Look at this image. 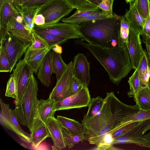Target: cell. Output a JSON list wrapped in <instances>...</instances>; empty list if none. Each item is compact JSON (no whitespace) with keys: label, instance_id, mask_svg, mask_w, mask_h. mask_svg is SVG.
Instances as JSON below:
<instances>
[{"label":"cell","instance_id":"1","mask_svg":"<svg viewBox=\"0 0 150 150\" xmlns=\"http://www.w3.org/2000/svg\"><path fill=\"white\" fill-rule=\"evenodd\" d=\"M139 109L137 104L131 105L122 102L113 92L107 93L100 111L95 115L82 120L85 139L90 144L98 145L105 134L114 131Z\"/></svg>","mask_w":150,"mask_h":150},{"label":"cell","instance_id":"2","mask_svg":"<svg viewBox=\"0 0 150 150\" xmlns=\"http://www.w3.org/2000/svg\"><path fill=\"white\" fill-rule=\"evenodd\" d=\"M76 44L89 51L106 70L112 83L118 85L133 69L126 45L105 48L81 39L75 41Z\"/></svg>","mask_w":150,"mask_h":150},{"label":"cell","instance_id":"3","mask_svg":"<svg viewBox=\"0 0 150 150\" xmlns=\"http://www.w3.org/2000/svg\"><path fill=\"white\" fill-rule=\"evenodd\" d=\"M122 18L114 13L112 17L76 25L81 40L105 48L118 46Z\"/></svg>","mask_w":150,"mask_h":150},{"label":"cell","instance_id":"4","mask_svg":"<svg viewBox=\"0 0 150 150\" xmlns=\"http://www.w3.org/2000/svg\"><path fill=\"white\" fill-rule=\"evenodd\" d=\"M38 83L33 74L26 86L20 101L15 103L12 112L19 123L27 126L30 132L33 131L37 120Z\"/></svg>","mask_w":150,"mask_h":150},{"label":"cell","instance_id":"5","mask_svg":"<svg viewBox=\"0 0 150 150\" xmlns=\"http://www.w3.org/2000/svg\"><path fill=\"white\" fill-rule=\"evenodd\" d=\"M74 9L67 0H49L39 6L36 15L41 14L45 17L44 25L59 22Z\"/></svg>","mask_w":150,"mask_h":150},{"label":"cell","instance_id":"6","mask_svg":"<svg viewBox=\"0 0 150 150\" xmlns=\"http://www.w3.org/2000/svg\"><path fill=\"white\" fill-rule=\"evenodd\" d=\"M1 47L9 61L11 72L29 47L8 32L0 40Z\"/></svg>","mask_w":150,"mask_h":150},{"label":"cell","instance_id":"7","mask_svg":"<svg viewBox=\"0 0 150 150\" xmlns=\"http://www.w3.org/2000/svg\"><path fill=\"white\" fill-rule=\"evenodd\" d=\"M0 104L1 125L15 133L23 142L28 144H31L30 134L25 132L21 127L9 105L4 103L1 98Z\"/></svg>","mask_w":150,"mask_h":150},{"label":"cell","instance_id":"8","mask_svg":"<svg viewBox=\"0 0 150 150\" xmlns=\"http://www.w3.org/2000/svg\"><path fill=\"white\" fill-rule=\"evenodd\" d=\"M150 125V119L141 121L125 134L114 139L112 144H130L150 149V141L143 137L144 130Z\"/></svg>","mask_w":150,"mask_h":150},{"label":"cell","instance_id":"9","mask_svg":"<svg viewBox=\"0 0 150 150\" xmlns=\"http://www.w3.org/2000/svg\"><path fill=\"white\" fill-rule=\"evenodd\" d=\"M13 71L12 75L14 78L17 89L15 104L19 102L21 99L29 80L34 73L24 59L17 63Z\"/></svg>","mask_w":150,"mask_h":150},{"label":"cell","instance_id":"10","mask_svg":"<svg viewBox=\"0 0 150 150\" xmlns=\"http://www.w3.org/2000/svg\"><path fill=\"white\" fill-rule=\"evenodd\" d=\"M91 99L88 87L84 86L76 94L56 102V111L87 107Z\"/></svg>","mask_w":150,"mask_h":150},{"label":"cell","instance_id":"11","mask_svg":"<svg viewBox=\"0 0 150 150\" xmlns=\"http://www.w3.org/2000/svg\"><path fill=\"white\" fill-rule=\"evenodd\" d=\"M72 67L71 61L68 64L66 69L60 79L57 81L55 86L50 94L49 98L57 102L70 96V84L73 76Z\"/></svg>","mask_w":150,"mask_h":150},{"label":"cell","instance_id":"12","mask_svg":"<svg viewBox=\"0 0 150 150\" xmlns=\"http://www.w3.org/2000/svg\"><path fill=\"white\" fill-rule=\"evenodd\" d=\"M34 28L68 39L80 38L77 25L74 24L59 22L49 25H35Z\"/></svg>","mask_w":150,"mask_h":150},{"label":"cell","instance_id":"13","mask_svg":"<svg viewBox=\"0 0 150 150\" xmlns=\"http://www.w3.org/2000/svg\"><path fill=\"white\" fill-rule=\"evenodd\" d=\"M140 35L139 32L130 27L126 46L135 70L138 68L144 50L142 47Z\"/></svg>","mask_w":150,"mask_h":150},{"label":"cell","instance_id":"14","mask_svg":"<svg viewBox=\"0 0 150 150\" xmlns=\"http://www.w3.org/2000/svg\"><path fill=\"white\" fill-rule=\"evenodd\" d=\"M90 63L83 53H79L73 62V76L79 80L83 86L88 87L90 81Z\"/></svg>","mask_w":150,"mask_h":150},{"label":"cell","instance_id":"15","mask_svg":"<svg viewBox=\"0 0 150 150\" xmlns=\"http://www.w3.org/2000/svg\"><path fill=\"white\" fill-rule=\"evenodd\" d=\"M56 111V102L54 100L49 98L46 100L42 99L39 100L37 120L32 132L44 125L48 119L54 117Z\"/></svg>","mask_w":150,"mask_h":150},{"label":"cell","instance_id":"16","mask_svg":"<svg viewBox=\"0 0 150 150\" xmlns=\"http://www.w3.org/2000/svg\"><path fill=\"white\" fill-rule=\"evenodd\" d=\"M53 142L52 149L61 150L65 148V144L62 131V125L55 117L48 119L45 122Z\"/></svg>","mask_w":150,"mask_h":150},{"label":"cell","instance_id":"17","mask_svg":"<svg viewBox=\"0 0 150 150\" xmlns=\"http://www.w3.org/2000/svg\"><path fill=\"white\" fill-rule=\"evenodd\" d=\"M19 14L14 6L5 0L0 7V40L3 38L8 32V28L11 19L16 18Z\"/></svg>","mask_w":150,"mask_h":150},{"label":"cell","instance_id":"18","mask_svg":"<svg viewBox=\"0 0 150 150\" xmlns=\"http://www.w3.org/2000/svg\"><path fill=\"white\" fill-rule=\"evenodd\" d=\"M51 49V47L34 50L28 47L25 54L23 59L34 73H37L45 55Z\"/></svg>","mask_w":150,"mask_h":150},{"label":"cell","instance_id":"19","mask_svg":"<svg viewBox=\"0 0 150 150\" xmlns=\"http://www.w3.org/2000/svg\"><path fill=\"white\" fill-rule=\"evenodd\" d=\"M10 33L29 47L33 41L32 32L26 30L24 25L17 22L16 18L13 17L11 20L8 28Z\"/></svg>","mask_w":150,"mask_h":150},{"label":"cell","instance_id":"20","mask_svg":"<svg viewBox=\"0 0 150 150\" xmlns=\"http://www.w3.org/2000/svg\"><path fill=\"white\" fill-rule=\"evenodd\" d=\"M128 22L130 27L139 32H142L146 19L144 18L137 10L136 0L130 4L129 10H127L124 16Z\"/></svg>","mask_w":150,"mask_h":150},{"label":"cell","instance_id":"21","mask_svg":"<svg viewBox=\"0 0 150 150\" xmlns=\"http://www.w3.org/2000/svg\"><path fill=\"white\" fill-rule=\"evenodd\" d=\"M52 73L51 51L50 50L45 55L39 68L37 78L43 85L48 87Z\"/></svg>","mask_w":150,"mask_h":150},{"label":"cell","instance_id":"22","mask_svg":"<svg viewBox=\"0 0 150 150\" xmlns=\"http://www.w3.org/2000/svg\"><path fill=\"white\" fill-rule=\"evenodd\" d=\"M137 69L141 85L145 87L147 86L150 76V67L147 52L145 50Z\"/></svg>","mask_w":150,"mask_h":150},{"label":"cell","instance_id":"23","mask_svg":"<svg viewBox=\"0 0 150 150\" xmlns=\"http://www.w3.org/2000/svg\"><path fill=\"white\" fill-rule=\"evenodd\" d=\"M57 118L61 125L72 133L80 135L85 134L82 123L74 120L61 116H57Z\"/></svg>","mask_w":150,"mask_h":150},{"label":"cell","instance_id":"24","mask_svg":"<svg viewBox=\"0 0 150 150\" xmlns=\"http://www.w3.org/2000/svg\"><path fill=\"white\" fill-rule=\"evenodd\" d=\"M101 10L98 6H92L80 9H77L74 13L69 17L62 18L63 23L75 24L79 19L87 16Z\"/></svg>","mask_w":150,"mask_h":150},{"label":"cell","instance_id":"25","mask_svg":"<svg viewBox=\"0 0 150 150\" xmlns=\"http://www.w3.org/2000/svg\"><path fill=\"white\" fill-rule=\"evenodd\" d=\"M51 60L52 72L55 74L57 81L58 80L66 69L68 64L63 60L61 54L51 51Z\"/></svg>","mask_w":150,"mask_h":150},{"label":"cell","instance_id":"26","mask_svg":"<svg viewBox=\"0 0 150 150\" xmlns=\"http://www.w3.org/2000/svg\"><path fill=\"white\" fill-rule=\"evenodd\" d=\"M134 99L140 109L150 110V89L147 86L141 90Z\"/></svg>","mask_w":150,"mask_h":150},{"label":"cell","instance_id":"27","mask_svg":"<svg viewBox=\"0 0 150 150\" xmlns=\"http://www.w3.org/2000/svg\"><path fill=\"white\" fill-rule=\"evenodd\" d=\"M31 145L37 147L40 144L48 137H51L49 131L44 124L37 129L30 132Z\"/></svg>","mask_w":150,"mask_h":150},{"label":"cell","instance_id":"28","mask_svg":"<svg viewBox=\"0 0 150 150\" xmlns=\"http://www.w3.org/2000/svg\"><path fill=\"white\" fill-rule=\"evenodd\" d=\"M33 31L42 38L52 48L56 45H61L66 42L67 38L33 29Z\"/></svg>","mask_w":150,"mask_h":150},{"label":"cell","instance_id":"29","mask_svg":"<svg viewBox=\"0 0 150 150\" xmlns=\"http://www.w3.org/2000/svg\"><path fill=\"white\" fill-rule=\"evenodd\" d=\"M105 98L99 96L91 99L88 105V108L83 120H85L96 115L100 110L104 102Z\"/></svg>","mask_w":150,"mask_h":150},{"label":"cell","instance_id":"30","mask_svg":"<svg viewBox=\"0 0 150 150\" xmlns=\"http://www.w3.org/2000/svg\"><path fill=\"white\" fill-rule=\"evenodd\" d=\"M62 125L65 142L66 146L69 149L71 148L75 144L85 139V134L80 135L74 134Z\"/></svg>","mask_w":150,"mask_h":150},{"label":"cell","instance_id":"31","mask_svg":"<svg viewBox=\"0 0 150 150\" xmlns=\"http://www.w3.org/2000/svg\"><path fill=\"white\" fill-rule=\"evenodd\" d=\"M130 86L129 91L127 92L129 97H134L143 88L141 85L137 69H136L128 81Z\"/></svg>","mask_w":150,"mask_h":150},{"label":"cell","instance_id":"32","mask_svg":"<svg viewBox=\"0 0 150 150\" xmlns=\"http://www.w3.org/2000/svg\"><path fill=\"white\" fill-rule=\"evenodd\" d=\"M148 119H150V110H145L140 109L138 112L125 119L122 124L115 130L132 122L141 121Z\"/></svg>","mask_w":150,"mask_h":150},{"label":"cell","instance_id":"33","mask_svg":"<svg viewBox=\"0 0 150 150\" xmlns=\"http://www.w3.org/2000/svg\"><path fill=\"white\" fill-rule=\"evenodd\" d=\"M39 6H34L28 7H21L17 10L23 17L25 25L34 23V17Z\"/></svg>","mask_w":150,"mask_h":150},{"label":"cell","instance_id":"34","mask_svg":"<svg viewBox=\"0 0 150 150\" xmlns=\"http://www.w3.org/2000/svg\"><path fill=\"white\" fill-rule=\"evenodd\" d=\"M129 28L130 25L127 19L125 16H122L121 22L118 46L126 45Z\"/></svg>","mask_w":150,"mask_h":150},{"label":"cell","instance_id":"35","mask_svg":"<svg viewBox=\"0 0 150 150\" xmlns=\"http://www.w3.org/2000/svg\"><path fill=\"white\" fill-rule=\"evenodd\" d=\"M32 42L30 45L29 47L30 49H38L50 47L42 38L33 31H32Z\"/></svg>","mask_w":150,"mask_h":150},{"label":"cell","instance_id":"36","mask_svg":"<svg viewBox=\"0 0 150 150\" xmlns=\"http://www.w3.org/2000/svg\"><path fill=\"white\" fill-rule=\"evenodd\" d=\"M114 139L111 131L105 134L102 138L100 143L97 145L98 150H103L111 149L112 146Z\"/></svg>","mask_w":150,"mask_h":150},{"label":"cell","instance_id":"37","mask_svg":"<svg viewBox=\"0 0 150 150\" xmlns=\"http://www.w3.org/2000/svg\"><path fill=\"white\" fill-rule=\"evenodd\" d=\"M136 6L140 15L146 19L149 11V0H136Z\"/></svg>","mask_w":150,"mask_h":150},{"label":"cell","instance_id":"38","mask_svg":"<svg viewBox=\"0 0 150 150\" xmlns=\"http://www.w3.org/2000/svg\"><path fill=\"white\" fill-rule=\"evenodd\" d=\"M140 35L142 36L143 42L146 45H150V2L149 14Z\"/></svg>","mask_w":150,"mask_h":150},{"label":"cell","instance_id":"39","mask_svg":"<svg viewBox=\"0 0 150 150\" xmlns=\"http://www.w3.org/2000/svg\"><path fill=\"white\" fill-rule=\"evenodd\" d=\"M5 96L15 99L16 97L17 89L14 78L12 74L7 83Z\"/></svg>","mask_w":150,"mask_h":150},{"label":"cell","instance_id":"40","mask_svg":"<svg viewBox=\"0 0 150 150\" xmlns=\"http://www.w3.org/2000/svg\"><path fill=\"white\" fill-rule=\"evenodd\" d=\"M141 121L131 122L125 125L115 131L111 132L113 139L116 138L126 133L131 129L138 125Z\"/></svg>","mask_w":150,"mask_h":150},{"label":"cell","instance_id":"41","mask_svg":"<svg viewBox=\"0 0 150 150\" xmlns=\"http://www.w3.org/2000/svg\"><path fill=\"white\" fill-rule=\"evenodd\" d=\"M109 17L101 10L78 20L75 25Z\"/></svg>","mask_w":150,"mask_h":150},{"label":"cell","instance_id":"42","mask_svg":"<svg viewBox=\"0 0 150 150\" xmlns=\"http://www.w3.org/2000/svg\"><path fill=\"white\" fill-rule=\"evenodd\" d=\"M10 71V65L8 59L2 48L0 47V72Z\"/></svg>","mask_w":150,"mask_h":150},{"label":"cell","instance_id":"43","mask_svg":"<svg viewBox=\"0 0 150 150\" xmlns=\"http://www.w3.org/2000/svg\"><path fill=\"white\" fill-rule=\"evenodd\" d=\"M114 0H103L98 6L101 10L109 17L113 16L112 5Z\"/></svg>","mask_w":150,"mask_h":150},{"label":"cell","instance_id":"44","mask_svg":"<svg viewBox=\"0 0 150 150\" xmlns=\"http://www.w3.org/2000/svg\"><path fill=\"white\" fill-rule=\"evenodd\" d=\"M83 86L82 82L73 76L70 84V96L77 93Z\"/></svg>","mask_w":150,"mask_h":150},{"label":"cell","instance_id":"45","mask_svg":"<svg viewBox=\"0 0 150 150\" xmlns=\"http://www.w3.org/2000/svg\"><path fill=\"white\" fill-rule=\"evenodd\" d=\"M67 1L74 9L75 8L76 9L93 6L91 4L88 0H67Z\"/></svg>","mask_w":150,"mask_h":150},{"label":"cell","instance_id":"46","mask_svg":"<svg viewBox=\"0 0 150 150\" xmlns=\"http://www.w3.org/2000/svg\"><path fill=\"white\" fill-rule=\"evenodd\" d=\"M48 0H30L24 3L20 8L39 6L45 3Z\"/></svg>","mask_w":150,"mask_h":150},{"label":"cell","instance_id":"47","mask_svg":"<svg viewBox=\"0 0 150 150\" xmlns=\"http://www.w3.org/2000/svg\"><path fill=\"white\" fill-rule=\"evenodd\" d=\"M34 22L37 25H44L45 23V19L44 16L41 14L35 15L34 17Z\"/></svg>","mask_w":150,"mask_h":150},{"label":"cell","instance_id":"48","mask_svg":"<svg viewBox=\"0 0 150 150\" xmlns=\"http://www.w3.org/2000/svg\"><path fill=\"white\" fill-rule=\"evenodd\" d=\"M30 0H16L14 6L17 10L24 3Z\"/></svg>","mask_w":150,"mask_h":150},{"label":"cell","instance_id":"49","mask_svg":"<svg viewBox=\"0 0 150 150\" xmlns=\"http://www.w3.org/2000/svg\"><path fill=\"white\" fill-rule=\"evenodd\" d=\"M52 50L55 52L61 54L62 52V47L59 45H56L52 48Z\"/></svg>","mask_w":150,"mask_h":150},{"label":"cell","instance_id":"50","mask_svg":"<svg viewBox=\"0 0 150 150\" xmlns=\"http://www.w3.org/2000/svg\"><path fill=\"white\" fill-rule=\"evenodd\" d=\"M89 2L93 6H98L103 0H88Z\"/></svg>","mask_w":150,"mask_h":150},{"label":"cell","instance_id":"51","mask_svg":"<svg viewBox=\"0 0 150 150\" xmlns=\"http://www.w3.org/2000/svg\"><path fill=\"white\" fill-rule=\"evenodd\" d=\"M16 19L17 22L23 24L24 25H25L23 18L20 14L16 16Z\"/></svg>","mask_w":150,"mask_h":150},{"label":"cell","instance_id":"52","mask_svg":"<svg viewBox=\"0 0 150 150\" xmlns=\"http://www.w3.org/2000/svg\"><path fill=\"white\" fill-rule=\"evenodd\" d=\"M146 52L150 64V45H146Z\"/></svg>","mask_w":150,"mask_h":150},{"label":"cell","instance_id":"53","mask_svg":"<svg viewBox=\"0 0 150 150\" xmlns=\"http://www.w3.org/2000/svg\"><path fill=\"white\" fill-rule=\"evenodd\" d=\"M143 137L144 138L150 141V132L146 134L143 135Z\"/></svg>","mask_w":150,"mask_h":150},{"label":"cell","instance_id":"54","mask_svg":"<svg viewBox=\"0 0 150 150\" xmlns=\"http://www.w3.org/2000/svg\"><path fill=\"white\" fill-rule=\"evenodd\" d=\"M7 1L11 4L14 6L16 0H7Z\"/></svg>","mask_w":150,"mask_h":150},{"label":"cell","instance_id":"55","mask_svg":"<svg viewBox=\"0 0 150 150\" xmlns=\"http://www.w3.org/2000/svg\"><path fill=\"white\" fill-rule=\"evenodd\" d=\"M150 129V125H149L148 127H146L144 130L143 132V133L144 134H145L147 131Z\"/></svg>","mask_w":150,"mask_h":150},{"label":"cell","instance_id":"56","mask_svg":"<svg viewBox=\"0 0 150 150\" xmlns=\"http://www.w3.org/2000/svg\"><path fill=\"white\" fill-rule=\"evenodd\" d=\"M127 3H129V4L134 2L136 0H125Z\"/></svg>","mask_w":150,"mask_h":150},{"label":"cell","instance_id":"57","mask_svg":"<svg viewBox=\"0 0 150 150\" xmlns=\"http://www.w3.org/2000/svg\"><path fill=\"white\" fill-rule=\"evenodd\" d=\"M147 86L150 89V76L148 81Z\"/></svg>","mask_w":150,"mask_h":150},{"label":"cell","instance_id":"58","mask_svg":"<svg viewBox=\"0 0 150 150\" xmlns=\"http://www.w3.org/2000/svg\"><path fill=\"white\" fill-rule=\"evenodd\" d=\"M5 0H0V4H1Z\"/></svg>","mask_w":150,"mask_h":150},{"label":"cell","instance_id":"59","mask_svg":"<svg viewBox=\"0 0 150 150\" xmlns=\"http://www.w3.org/2000/svg\"></svg>","mask_w":150,"mask_h":150}]
</instances>
